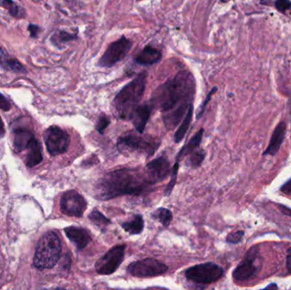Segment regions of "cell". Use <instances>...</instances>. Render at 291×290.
<instances>
[{
	"label": "cell",
	"mask_w": 291,
	"mask_h": 290,
	"mask_svg": "<svg viewBox=\"0 0 291 290\" xmlns=\"http://www.w3.org/2000/svg\"><path fill=\"white\" fill-rule=\"evenodd\" d=\"M286 265L287 269L291 273V248H289L288 251H287Z\"/></svg>",
	"instance_id": "37"
},
{
	"label": "cell",
	"mask_w": 291,
	"mask_h": 290,
	"mask_svg": "<svg viewBox=\"0 0 291 290\" xmlns=\"http://www.w3.org/2000/svg\"><path fill=\"white\" fill-rule=\"evenodd\" d=\"M216 91H217V88L215 87V88H213L212 90L209 92V94H208V96H206V98H205V101H204L202 105H201V106L199 107V111H198V114H197V119H199V117L202 116L203 114H204V111H205V107H206L208 103H209V101H210V99L212 97L213 95L216 92Z\"/></svg>",
	"instance_id": "32"
},
{
	"label": "cell",
	"mask_w": 291,
	"mask_h": 290,
	"mask_svg": "<svg viewBox=\"0 0 291 290\" xmlns=\"http://www.w3.org/2000/svg\"><path fill=\"white\" fill-rule=\"evenodd\" d=\"M118 149L121 152L146 155L147 158L152 156L157 151L160 146L159 140H155L152 137H141L137 135H127L119 137L118 140Z\"/></svg>",
	"instance_id": "5"
},
{
	"label": "cell",
	"mask_w": 291,
	"mask_h": 290,
	"mask_svg": "<svg viewBox=\"0 0 291 290\" xmlns=\"http://www.w3.org/2000/svg\"><path fill=\"white\" fill-rule=\"evenodd\" d=\"M61 242L58 234L48 232L38 241L33 257V265L39 270L51 269L61 257Z\"/></svg>",
	"instance_id": "4"
},
{
	"label": "cell",
	"mask_w": 291,
	"mask_h": 290,
	"mask_svg": "<svg viewBox=\"0 0 291 290\" xmlns=\"http://www.w3.org/2000/svg\"><path fill=\"white\" fill-rule=\"evenodd\" d=\"M124 245H117L109 250L96 263L95 268L100 275H111L120 266L124 259Z\"/></svg>",
	"instance_id": "9"
},
{
	"label": "cell",
	"mask_w": 291,
	"mask_h": 290,
	"mask_svg": "<svg viewBox=\"0 0 291 290\" xmlns=\"http://www.w3.org/2000/svg\"><path fill=\"white\" fill-rule=\"evenodd\" d=\"M122 227L125 232L130 235H137L142 233L144 229V220L142 215H136L133 219L129 221L122 223Z\"/></svg>",
	"instance_id": "22"
},
{
	"label": "cell",
	"mask_w": 291,
	"mask_h": 290,
	"mask_svg": "<svg viewBox=\"0 0 291 290\" xmlns=\"http://www.w3.org/2000/svg\"><path fill=\"white\" fill-rule=\"evenodd\" d=\"M35 139L34 135L28 129H18L15 132L14 146L16 151H23L28 149L33 140Z\"/></svg>",
	"instance_id": "19"
},
{
	"label": "cell",
	"mask_w": 291,
	"mask_h": 290,
	"mask_svg": "<svg viewBox=\"0 0 291 290\" xmlns=\"http://www.w3.org/2000/svg\"><path fill=\"white\" fill-rule=\"evenodd\" d=\"M285 133H286V125L282 122L278 124V126L274 130L270 143L264 152V155H273V156L276 155L277 152L279 151L282 143L284 142Z\"/></svg>",
	"instance_id": "17"
},
{
	"label": "cell",
	"mask_w": 291,
	"mask_h": 290,
	"mask_svg": "<svg viewBox=\"0 0 291 290\" xmlns=\"http://www.w3.org/2000/svg\"><path fill=\"white\" fill-rule=\"evenodd\" d=\"M11 108V105L8 101L7 99L3 96L2 94H0V109H2L3 111H9Z\"/></svg>",
	"instance_id": "34"
},
{
	"label": "cell",
	"mask_w": 291,
	"mask_h": 290,
	"mask_svg": "<svg viewBox=\"0 0 291 290\" xmlns=\"http://www.w3.org/2000/svg\"><path fill=\"white\" fill-rule=\"evenodd\" d=\"M195 91L194 77L190 72L183 70L159 86L152 94L150 103L164 114L178 107L190 106Z\"/></svg>",
	"instance_id": "2"
},
{
	"label": "cell",
	"mask_w": 291,
	"mask_h": 290,
	"mask_svg": "<svg viewBox=\"0 0 291 290\" xmlns=\"http://www.w3.org/2000/svg\"><path fill=\"white\" fill-rule=\"evenodd\" d=\"M152 217L161 223L164 227H167L172 221L173 215L170 210L165 208H160L152 214Z\"/></svg>",
	"instance_id": "25"
},
{
	"label": "cell",
	"mask_w": 291,
	"mask_h": 290,
	"mask_svg": "<svg viewBox=\"0 0 291 290\" xmlns=\"http://www.w3.org/2000/svg\"><path fill=\"white\" fill-rule=\"evenodd\" d=\"M147 175L153 184L162 182L170 173V164L167 158L160 157L152 160L145 167Z\"/></svg>",
	"instance_id": "12"
},
{
	"label": "cell",
	"mask_w": 291,
	"mask_h": 290,
	"mask_svg": "<svg viewBox=\"0 0 291 290\" xmlns=\"http://www.w3.org/2000/svg\"><path fill=\"white\" fill-rule=\"evenodd\" d=\"M203 137H204V129H201L188 142V144L183 146V149L179 151L176 161H180V159H183V157L188 156V155L193 153V151L197 148V146H199L200 143L202 142Z\"/></svg>",
	"instance_id": "21"
},
{
	"label": "cell",
	"mask_w": 291,
	"mask_h": 290,
	"mask_svg": "<svg viewBox=\"0 0 291 290\" xmlns=\"http://www.w3.org/2000/svg\"><path fill=\"white\" fill-rule=\"evenodd\" d=\"M66 237L79 250H84L92 242L89 232L85 228L77 227H66L64 229Z\"/></svg>",
	"instance_id": "15"
},
{
	"label": "cell",
	"mask_w": 291,
	"mask_h": 290,
	"mask_svg": "<svg viewBox=\"0 0 291 290\" xmlns=\"http://www.w3.org/2000/svg\"><path fill=\"white\" fill-rule=\"evenodd\" d=\"M274 6L279 12L285 14L291 10V1L290 0H276L274 2Z\"/></svg>",
	"instance_id": "30"
},
{
	"label": "cell",
	"mask_w": 291,
	"mask_h": 290,
	"mask_svg": "<svg viewBox=\"0 0 291 290\" xmlns=\"http://www.w3.org/2000/svg\"><path fill=\"white\" fill-rule=\"evenodd\" d=\"M281 191L284 194L291 196V179L281 187Z\"/></svg>",
	"instance_id": "36"
},
{
	"label": "cell",
	"mask_w": 291,
	"mask_h": 290,
	"mask_svg": "<svg viewBox=\"0 0 291 290\" xmlns=\"http://www.w3.org/2000/svg\"><path fill=\"white\" fill-rule=\"evenodd\" d=\"M190 155V158L188 159V164L192 168L199 167L205 158V152L204 150H198V151L195 150L193 153H191Z\"/></svg>",
	"instance_id": "28"
},
{
	"label": "cell",
	"mask_w": 291,
	"mask_h": 290,
	"mask_svg": "<svg viewBox=\"0 0 291 290\" xmlns=\"http://www.w3.org/2000/svg\"><path fill=\"white\" fill-rule=\"evenodd\" d=\"M186 278L198 284H211L223 276L222 268L212 262L193 265L186 271Z\"/></svg>",
	"instance_id": "7"
},
{
	"label": "cell",
	"mask_w": 291,
	"mask_h": 290,
	"mask_svg": "<svg viewBox=\"0 0 291 290\" xmlns=\"http://www.w3.org/2000/svg\"><path fill=\"white\" fill-rule=\"evenodd\" d=\"M281 207L282 212L285 214L286 215H289V216H291V210H289L288 208L284 207V206H280Z\"/></svg>",
	"instance_id": "39"
},
{
	"label": "cell",
	"mask_w": 291,
	"mask_h": 290,
	"mask_svg": "<svg viewBox=\"0 0 291 290\" xmlns=\"http://www.w3.org/2000/svg\"><path fill=\"white\" fill-rule=\"evenodd\" d=\"M147 79V72H142L117 94L113 105L119 119L124 120L130 119L132 113L139 105L144 95Z\"/></svg>",
	"instance_id": "3"
},
{
	"label": "cell",
	"mask_w": 291,
	"mask_h": 290,
	"mask_svg": "<svg viewBox=\"0 0 291 290\" xmlns=\"http://www.w3.org/2000/svg\"><path fill=\"white\" fill-rule=\"evenodd\" d=\"M178 170H179V161H176L175 166L173 168L172 175H171L170 183L168 184L166 191H165V195H167V196H170V193L172 192L173 188L175 187L176 178H177Z\"/></svg>",
	"instance_id": "29"
},
{
	"label": "cell",
	"mask_w": 291,
	"mask_h": 290,
	"mask_svg": "<svg viewBox=\"0 0 291 290\" xmlns=\"http://www.w3.org/2000/svg\"><path fill=\"white\" fill-rule=\"evenodd\" d=\"M154 185L146 169H116L105 174L97 183V198L109 200L124 195H141L152 190Z\"/></svg>",
	"instance_id": "1"
},
{
	"label": "cell",
	"mask_w": 291,
	"mask_h": 290,
	"mask_svg": "<svg viewBox=\"0 0 291 290\" xmlns=\"http://www.w3.org/2000/svg\"><path fill=\"white\" fill-rule=\"evenodd\" d=\"M61 212L64 215L74 217H81L86 210L87 203L82 195L74 190L65 192L60 202Z\"/></svg>",
	"instance_id": "11"
},
{
	"label": "cell",
	"mask_w": 291,
	"mask_h": 290,
	"mask_svg": "<svg viewBox=\"0 0 291 290\" xmlns=\"http://www.w3.org/2000/svg\"><path fill=\"white\" fill-rule=\"evenodd\" d=\"M4 135H5V128H4V124L0 117V137H4Z\"/></svg>",
	"instance_id": "38"
},
{
	"label": "cell",
	"mask_w": 291,
	"mask_h": 290,
	"mask_svg": "<svg viewBox=\"0 0 291 290\" xmlns=\"http://www.w3.org/2000/svg\"><path fill=\"white\" fill-rule=\"evenodd\" d=\"M193 104L189 106L187 114H186L185 118L183 119V123L181 124L177 131L175 132L174 140L175 143H179L185 137L186 133L188 131L189 127H190L191 122L193 119Z\"/></svg>",
	"instance_id": "23"
},
{
	"label": "cell",
	"mask_w": 291,
	"mask_h": 290,
	"mask_svg": "<svg viewBox=\"0 0 291 290\" xmlns=\"http://www.w3.org/2000/svg\"><path fill=\"white\" fill-rule=\"evenodd\" d=\"M0 6L7 10L14 17L23 18L25 16V10L12 0H0Z\"/></svg>",
	"instance_id": "24"
},
{
	"label": "cell",
	"mask_w": 291,
	"mask_h": 290,
	"mask_svg": "<svg viewBox=\"0 0 291 290\" xmlns=\"http://www.w3.org/2000/svg\"><path fill=\"white\" fill-rule=\"evenodd\" d=\"M0 66L16 73H26V69L17 59L11 57L4 48H0Z\"/></svg>",
	"instance_id": "18"
},
{
	"label": "cell",
	"mask_w": 291,
	"mask_h": 290,
	"mask_svg": "<svg viewBox=\"0 0 291 290\" xmlns=\"http://www.w3.org/2000/svg\"><path fill=\"white\" fill-rule=\"evenodd\" d=\"M109 124H110V119H109L106 115H101V116L99 118L98 121H97L96 129H97L100 134L103 135L104 131L106 130Z\"/></svg>",
	"instance_id": "31"
},
{
	"label": "cell",
	"mask_w": 291,
	"mask_h": 290,
	"mask_svg": "<svg viewBox=\"0 0 291 290\" xmlns=\"http://www.w3.org/2000/svg\"><path fill=\"white\" fill-rule=\"evenodd\" d=\"M243 237V232L238 231V232H233L228 235L227 237V242L230 243H238L240 242Z\"/></svg>",
	"instance_id": "33"
},
{
	"label": "cell",
	"mask_w": 291,
	"mask_h": 290,
	"mask_svg": "<svg viewBox=\"0 0 291 290\" xmlns=\"http://www.w3.org/2000/svg\"><path fill=\"white\" fill-rule=\"evenodd\" d=\"M127 270L136 278H152L165 274L168 271V266L160 260L147 258L129 264Z\"/></svg>",
	"instance_id": "8"
},
{
	"label": "cell",
	"mask_w": 291,
	"mask_h": 290,
	"mask_svg": "<svg viewBox=\"0 0 291 290\" xmlns=\"http://www.w3.org/2000/svg\"><path fill=\"white\" fill-rule=\"evenodd\" d=\"M77 34L74 33H69L66 31H58L56 34H54V42L56 43H63L70 41L75 40Z\"/></svg>",
	"instance_id": "27"
},
{
	"label": "cell",
	"mask_w": 291,
	"mask_h": 290,
	"mask_svg": "<svg viewBox=\"0 0 291 290\" xmlns=\"http://www.w3.org/2000/svg\"><path fill=\"white\" fill-rule=\"evenodd\" d=\"M162 59V52L151 46H147L140 52L136 58L135 62L141 66H152L158 63Z\"/></svg>",
	"instance_id": "16"
},
{
	"label": "cell",
	"mask_w": 291,
	"mask_h": 290,
	"mask_svg": "<svg viewBox=\"0 0 291 290\" xmlns=\"http://www.w3.org/2000/svg\"><path fill=\"white\" fill-rule=\"evenodd\" d=\"M133 46V42L125 36L109 44L98 61V66L102 69H111L124 60Z\"/></svg>",
	"instance_id": "6"
},
{
	"label": "cell",
	"mask_w": 291,
	"mask_h": 290,
	"mask_svg": "<svg viewBox=\"0 0 291 290\" xmlns=\"http://www.w3.org/2000/svg\"><path fill=\"white\" fill-rule=\"evenodd\" d=\"M44 141L49 153L52 156L66 152L70 143L69 134L57 126L50 127L46 130Z\"/></svg>",
	"instance_id": "10"
},
{
	"label": "cell",
	"mask_w": 291,
	"mask_h": 290,
	"mask_svg": "<svg viewBox=\"0 0 291 290\" xmlns=\"http://www.w3.org/2000/svg\"><path fill=\"white\" fill-rule=\"evenodd\" d=\"M89 219L92 220L93 224L96 225L101 230H104L108 225L111 224V220L106 218L103 214H101L98 210L92 211L89 215Z\"/></svg>",
	"instance_id": "26"
},
{
	"label": "cell",
	"mask_w": 291,
	"mask_h": 290,
	"mask_svg": "<svg viewBox=\"0 0 291 290\" xmlns=\"http://www.w3.org/2000/svg\"><path fill=\"white\" fill-rule=\"evenodd\" d=\"M256 256L255 250H251L246 255L245 259L236 267L233 272V278L236 281L242 282V281L249 280L256 274L257 272V267L255 264Z\"/></svg>",
	"instance_id": "13"
},
{
	"label": "cell",
	"mask_w": 291,
	"mask_h": 290,
	"mask_svg": "<svg viewBox=\"0 0 291 290\" xmlns=\"http://www.w3.org/2000/svg\"><path fill=\"white\" fill-rule=\"evenodd\" d=\"M28 31L30 33L31 37L36 38L38 36V33L40 32V28L38 27V26L30 25L28 27Z\"/></svg>",
	"instance_id": "35"
},
{
	"label": "cell",
	"mask_w": 291,
	"mask_h": 290,
	"mask_svg": "<svg viewBox=\"0 0 291 290\" xmlns=\"http://www.w3.org/2000/svg\"><path fill=\"white\" fill-rule=\"evenodd\" d=\"M28 155H27V166L29 168L38 165L43 159L42 155V147L41 144L37 140L34 139L28 147Z\"/></svg>",
	"instance_id": "20"
},
{
	"label": "cell",
	"mask_w": 291,
	"mask_h": 290,
	"mask_svg": "<svg viewBox=\"0 0 291 290\" xmlns=\"http://www.w3.org/2000/svg\"><path fill=\"white\" fill-rule=\"evenodd\" d=\"M229 0H220V3H227L228 2Z\"/></svg>",
	"instance_id": "40"
},
{
	"label": "cell",
	"mask_w": 291,
	"mask_h": 290,
	"mask_svg": "<svg viewBox=\"0 0 291 290\" xmlns=\"http://www.w3.org/2000/svg\"><path fill=\"white\" fill-rule=\"evenodd\" d=\"M152 108L153 107H152V104L144 103L142 105H138L132 113L130 120L137 129V131L139 132L140 134H142L144 131L146 125L152 114Z\"/></svg>",
	"instance_id": "14"
}]
</instances>
